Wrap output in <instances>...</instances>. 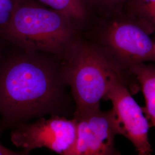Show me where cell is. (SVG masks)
<instances>
[{
    "label": "cell",
    "mask_w": 155,
    "mask_h": 155,
    "mask_svg": "<svg viewBox=\"0 0 155 155\" xmlns=\"http://www.w3.org/2000/svg\"><path fill=\"white\" fill-rule=\"evenodd\" d=\"M21 153H24L25 154H26L23 150L21 152H15V151L9 150L6 148L5 147H4L0 143V155H16L24 154Z\"/></svg>",
    "instance_id": "4fadbf2b"
},
{
    "label": "cell",
    "mask_w": 155,
    "mask_h": 155,
    "mask_svg": "<svg viewBox=\"0 0 155 155\" xmlns=\"http://www.w3.org/2000/svg\"><path fill=\"white\" fill-rule=\"evenodd\" d=\"M59 58L63 80L70 85L76 104L74 114L100 109L101 101L114 83L125 84L132 93L140 87L130 72L118 66L82 33L72 40Z\"/></svg>",
    "instance_id": "7a4b0ae2"
},
{
    "label": "cell",
    "mask_w": 155,
    "mask_h": 155,
    "mask_svg": "<svg viewBox=\"0 0 155 155\" xmlns=\"http://www.w3.org/2000/svg\"><path fill=\"white\" fill-rule=\"evenodd\" d=\"M141 89L145 99L144 111L150 125L155 127V66L142 63L129 68Z\"/></svg>",
    "instance_id": "9c48e42d"
},
{
    "label": "cell",
    "mask_w": 155,
    "mask_h": 155,
    "mask_svg": "<svg viewBox=\"0 0 155 155\" xmlns=\"http://www.w3.org/2000/svg\"><path fill=\"white\" fill-rule=\"evenodd\" d=\"M129 0H90L96 16L110 17L124 11Z\"/></svg>",
    "instance_id": "8fae6325"
},
{
    "label": "cell",
    "mask_w": 155,
    "mask_h": 155,
    "mask_svg": "<svg viewBox=\"0 0 155 155\" xmlns=\"http://www.w3.org/2000/svg\"><path fill=\"white\" fill-rule=\"evenodd\" d=\"M16 48L0 51V132L54 110L66 84L55 55Z\"/></svg>",
    "instance_id": "6da1fadb"
},
{
    "label": "cell",
    "mask_w": 155,
    "mask_h": 155,
    "mask_svg": "<svg viewBox=\"0 0 155 155\" xmlns=\"http://www.w3.org/2000/svg\"><path fill=\"white\" fill-rule=\"evenodd\" d=\"M81 33V29L68 15L33 0H22L8 22L0 28V40L22 50L59 58Z\"/></svg>",
    "instance_id": "3957f363"
},
{
    "label": "cell",
    "mask_w": 155,
    "mask_h": 155,
    "mask_svg": "<svg viewBox=\"0 0 155 155\" xmlns=\"http://www.w3.org/2000/svg\"><path fill=\"white\" fill-rule=\"evenodd\" d=\"M22 0H0V28L11 18L17 5Z\"/></svg>",
    "instance_id": "7c38bea8"
},
{
    "label": "cell",
    "mask_w": 155,
    "mask_h": 155,
    "mask_svg": "<svg viewBox=\"0 0 155 155\" xmlns=\"http://www.w3.org/2000/svg\"><path fill=\"white\" fill-rule=\"evenodd\" d=\"M132 94L125 84L116 82L111 85L105 99L111 102L110 110L118 134L128 139L139 155H150L153 152L148 137L150 122Z\"/></svg>",
    "instance_id": "8992f818"
},
{
    "label": "cell",
    "mask_w": 155,
    "mask_h": 155,
    "mask_svg": "<svg viewBox=\"0 0 155 155\" xmlns=\"http://www.w3.org/2000/svg\"><path fill=\"white\" fill-rule=\"evenodd\" d=\"M77 122L59 116L41 118L31 124H20L11 133V141L27 154L31 150L46 148L67 155L75 143Z\"/></svg>",
    "instance_id": "5b68a950"
},
{
    "label": "cell",
    "mask_w": 155,
    "mask_h": 155,
    "mask_svg": "<svg viewBox=\"0 0 155 155\" xmlns=\"http://www.w3.org/2000/svg\"><path fill=\"white\" fill-rule=\"evenodd\" d=\"M77 122L75 143L67 155L118 154L114 138L118 135L110 110L100 109L74 114Z\"/></svg>",
    "instance_id": "52a82bcc"
},
{
    "label": "cell",
    "mask_w": 155,
    "mask_h": 155,
    "mask_svg": "<svg viewBox=\"0 0 155 155\" xmlns=\"http://www.w3.org/2000/svg\"><path fill=\"white\" fill-rule=\"evenodd\" d=\"M82 34L124 70L155 61V42L151 34L124 11L110 17H95Z\"/></svg>",
    "instance_id": "277c9868"
},
{
    "label": "cell",
    "mask_w": 155,
    "mask_h": 155,
    "mask_svg": "<svg viewBox=\"0 0 155 155\" xmlns=\"http://www.w3.org/2000/svg\"><path fill=\"white\" fill-rule=\"evenodd\" d=\"M70 17L82 33L95 18L90 0H33Z\"/></svg>",
    "instance_id": "ba28073f"
},
{
    "label": "cell",
    "mask_w": 155,
    "mask_h": 155,
    "mask_svg": "<svg viewBox=\"0 0 155 155\" xmlns=\"http://www.w3.org/2000/svg\"><path fill=\"white\" fill-rule=\"evenodd\" d=\"M124 12L150 34L155 33V0H129Z\"/></svg>",
    "instance_id": "30bf717a"
}]
</instances>
